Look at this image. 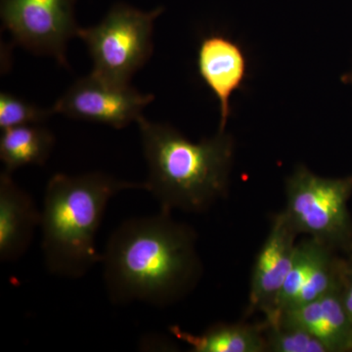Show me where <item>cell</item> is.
Segmentation results:
<instances>
[{"label":"cell","mask_w":352,"mask_h":352,"mask_svg":"<svg viewBox=\"0 0 352 352\" xmlns=\"http://www.w3.org/2000/svg\"><path fill=\"white\" fill-rule=\"evenodd\" d=\"M101 263L108 298L120 305L168 307L191 293L203 274L195 231L163 210L122 222Z\"/></svg>","instance_id":"obj_1"},{"label":"cell","mask_w":352,"mask_h":352,"mask_svg":"<svg viewBox=\"0 0 352 352\" xmlns=\"http://www.w3.org/2000/svg\"><path fill=\"white\" fill-rule=\"evenodd\" d=\"M136 124L149 171L145 190L161 210L200 214L226 198L235 155L232 135L219 131L192 142L170 124L143 116Z\"/></svg>","instance_id":"obj_2"},{"label":"cell","mask_w":352,"mask_h":352,"mask_svg":"<svg viewBox=\"0 0 352 352\" xmlns=\"http://www.w3.org/2000/svg\"><path fill=\"white\" fill-rule=\"evenodd\" d=\"M55 136L43 124H27L1 131L0 160L6 173L31 164L43 166L50 157Z\"/></svg>","instance_id":"obj_13"},{"label":"cell","mask_w":352,"mask_h":352,"mask_svg":"<svg viewBox=\"0 0 352 352\" xmlns=\"http://www.w3.org/2000/svg\"><path fill=\"white\" fill-rule=\"evenodd\" d=\"M154 95L143 94L131 85H118L90 74L80 78L53 106V113L71 119L124 129L138 122Z\"/></svg>","instance_id":"obj_7"},{"label":"cell","mask_w":352,"mask_h":352,"mask_svg":"<svg viewBox=\"0 0 352 352\" xmlns=\"http://www.w3.org/2000/svg\"><path fill=\"white\" fill-rule=\"evenodd\" d=\"M265 322L259 324H215L200 335H194L178 326L170 333L194 352H265Z\"/></svg>","instance_id":"obj_12"},{"label":"cell","mask_w":352,"mask_h":352,"mask_svg":"<svg viewBox=\"0 0 352 352\" xmlns=\"http://www.w3.org/2000/svg\"><path fill=\"white\" fill-rule=\"evenodd\" d=\"M351 179H330L300 164L286 179V214L296 232L330 248L347 230L346 200Z\"/></svg>","instance_id":"obj_5"},{"label":"cell","mask_w":352,"mask_h":352,"mask_svg":"<svg viewBox=\"0 0 352 352\" xmlns=\"http://www.w3.org/2000/svg\"><path fill=\"white\" fill-rule=\"evenodd\" d=\"M265 322L267 351L271 352H329L327 347L312 333L298 326L282 320Z\"/></svg>","instance_id":"obj_14"},{"label":"cell","mask_w":352,"mask_h":352,"mask_svg":"<svg viewBox=\"0 0 352 352\" xmlns=\"http://www.w3.org/2000/svg\"><path fill=\"white\" fill-rule=\"evenodd\" d=\"M197 67L201 80L219 100V131H226L231 115V96L242 87L247 76L248 62L244 51L224 34H210L201 41Z\"/></svg>","instance_id":"obj_9"},{"label":"cell","mask_w":352,"mask_h":352,"mask_svg":"<svg viewBox=\"0 0 352 352\" xmlns=\"http://www.w3.org/2000/svg\"><path fill=\"white\" fill-rule=\"evenodd\" d=\"M52 109L46 110L7 92L0 94V129L9 127L43 124L53 115Z\"/></svg>","instance_id":"obj_15"},{"label":"cell","mask_w":352,"mask_h":352,"mask_svg":"<svg viewBox=\"0 0 352 352\" xmlns=\"http://www.w3.org/2000/svg\"><path fill=\"white\" fill-rule=\"evenodd\" d=\"M76 0H1L0 15L13 41L34 54L55 58L68 68L66 50L78 36Z\"/></svg>","instance_id":"obj_6"},{"label":"cell","mask_w":352,"mask_h":352,"mask_svg":"<svg viewBox=\"0 0 352 352\" xmlns=\"http://www.w3.org/2000/svg\"><path fill=\"white\" fill-rule=\"evenodd\" d=\"M342 302L344 305L347 316L352 322V284L349 285V288L346 289L344 298H342Z\"/></svg>","instance_id":"obj_16"},{"label":"cell","mask_w":352,"mask_h":352,"mask_svg":"<svg viewBox=\"0 0 352 352\" xmlns=\"http://www.w3.org/2000/svg\"><path fill=\"white\" fill-rule=\"evenodd\" d=\"M145 183L117 179L100 171L80 175L56 173L44 191L41 249L46 270L55 276L78 279L102 261L95 239L109 201Z\"/></svg>","instance_id":"obj_3"},{"label":"cell","mask_w":352,"mask_h":352,"mask_svg":"<svg viewBox=\"0 0 352 352\" xmlns=\"http://www.w3.org/2000/svg\"><path fill=\"white\" fill-rule=\"evenodd\" d=\"M12 173L0 175V259L9 263L28 251L36 227L41 226V210L32 196L14 182Z\"/></svg>","instance_id":"obj_10"},{"label":"cell","mask_w":352,"mask_h":352,"mask_svg":"<svg viewBox=\"0 0 352 352\" xmlns=\"http://www.w3.org/2000/svg\"><path fill=\"white\" fill-rule=\"evenodd\" d=\"M298 236L284 210L273 217L254 261L245 316L259 311L265 315L266 322L274 320L278 298L293 265Z\"/></svg>","instance_id":"obj_8"},{"label":"cell","mask_w":352,"mask_h":352,"mask_svg":"<svg viewBox=\"0 0 352 352\" xmlns=\"http://www.w3.org/2000/svg\"><path fill=\"white\" fill-rule=\"evenodd\" d=\"M163 11L157 7L144 12L118 3L98 25L80 28L78 36L87 44L94 62L91 74L110 82L129 85L151 57L154 22Z\"/></svg>","instance_id":"obj_4"},{"label":"cell","mask_w":352,"mask_h":352,"mask_svg":"<svg viewBox=\"0 0 352 352\" xmlns=\"http://www.w3.org/2000/svg\"><path fill=\"white\" fill-rule=\"evenodd\" d=\"M277 320L305 329L320 340L328 351H342L352 344V322L338 289L312 302L284 310Z\"/></svg>","instance_id":"obj_11"}]
</instances>
